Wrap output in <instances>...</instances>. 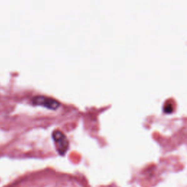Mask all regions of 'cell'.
Here are the masks:
<instances>
[{"mask_svg":"<svg viewBox=\"0 0 187 187\" xmlns=\"http://www.w3.org/2000/svg\"><path fill=\"white\" fill-rule=\"evenodd\" d=\"M52 138L58 153L60 155H65L69 148V140L66 135L59 129H56L53 132Z\"/></svg>","mask_w":187,"mask_h":187,"instance_id":"1","label":"cell"},{"mask_svg":"<svg viewBox=\"0 0 187 187\" xmlns=\"http://www.w3.org/2000/svg\"><path fill=\"white\" fill-rule=\"evenodd\" d=\"M32 103L35 105L46 107L50 110H56L60 107L59 101L45 96H36L32 99Z\"/></svg>","mask_w":187,"mask_h":187,"instance_id":"2","label":"cell"}]
</instances>
